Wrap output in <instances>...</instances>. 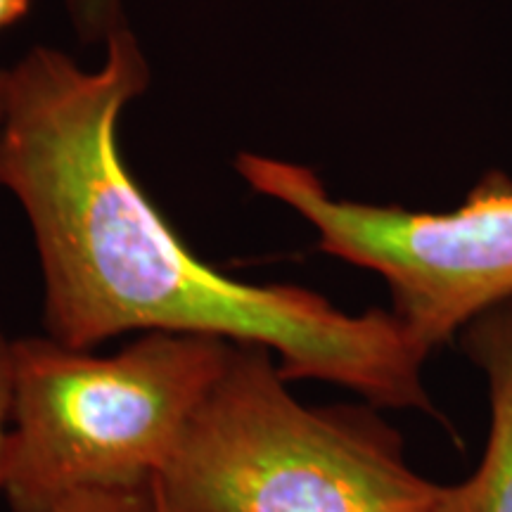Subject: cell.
Returning a JSON list of instances; mask_svg holds the SVG:
<instances>
[{
  "instance_id": "6da1fadb",
  "label": "cell",
  "mask_w": 512,
  "mask_h": 512,
  "mask_svg": "<svg viewBox=\"0 0 512 512\" xmlns=\"http://www.w3.org/2000/svg\"><path fill=\"white\" fill-rule=\"evenodd\" d=\"M105 46L98 69L55 48L29 50L8 69L0 188L34 235L48 337L72 349L136 330L261 344L287 382L434 413L427 356L392 311L347 313L306 287L228 278L185 245L117 145L121 112L150 81L143 50L128 27Z\"/></svg>"
},
{
  "instance_id": "7a4b0ae2",
  "label": "cell",
  "mask_w": 512,
  "mask_h": 512,
  "mask_svg": "<svg viewBox=\"0 0 512 512\" xmlns=\"http://www.w3.org/2000/svg\"><path fill=\"white\" fill-rule=\"evenodd\" d=\"M273 351L235 344L155 479L164 512H437L441 484L408 465L370 403L294 399Z\"/></svg>"
},
{
  "instance_id": "3957f363",
  "label": "cell",
  "mask_w": 512,
  "mask_h": 512,
  "mask_svg": "<svg viewBox=\"0 0 512 512\" xmlns=\"http://www.w3.org/2000/svg\"><path fill=\"white\" fill-rule=\"evenodd\" d=\"M233 349L183 332H145L107 356L48 335L12 342L10 510L55 512L91 491L150 489Z\"/></svg>"
},
{
  "instance_id": "277c9868",
  "label": "cell",
  "mask_w": 512,
  "mask_h": 512,
  "mask_svg": "<svg viewBox=\"0 0 512 512\" xmlns=\"http://www.w3.org/2000/svg\"><path fill=\"white\" fill-rule=\"evenodd\" d=\"M240 176L297 211L320 252L380 275L392 311L430 358L472 318L512 299V178L489 171L451 211L337 200L302 164L242 152Z\"/></svg>"
},
{
  "instance_id": "5b68a950",
  "label": "cell",
  "mask_w": 512,
  "mask_h": 512,
  "mask_svg": "<svg viewBox=\"0 0 512 512\" xmlns=\"http://www.w3.org/2000/svg\"><path fill=\"white\" fill-rule=\"evenodd\" d=\"M458 339L489 389V434L475 472L441 486L437 512H512V299L472 318Z\"/></svg>"
},
{
  "instance_id": "8992f818",
  "label": "cell",
  "mask_w": 512,
  "mask_h": 512,
  "mask_svg": "<svg viewBox=\"0 0 512 512\" xmlns=\"http://www.w3.org/2000/svg\"><path fill=\"white\" fill-rule=\"evenodd\" d=\"M67 8L83 43H107L126 29L121 0H67Z\"/></svg>"
},
{
  "instance_id": "52a82bcc",
  "label": "cell",
  "mask_w": 512,
  "mask_h": 512,
  "mask_svg": "<svg viewBox=\"0 0 512 512\" xmlns=\"http://www.w3.org/2000/svg\"><path fill=\"white\" fill-rule=\"evenodd\" d=\"M55 512H157L155 486L140 491H91L69 498Z\"/></svg>"
},
{
  "instance_id": "ba28073f",
  "label": "cell",
  "mask_w": 512,
  "mask_h": 512,
  "mask_svg": "<svg viewBox=\"0 0 512 512\" xmlns=\"http://www.w3.org/2000/svg\"><path fill=\"white\" fill-rule=\"evenodd\" d=\"M12 425V342L0 332V491L8 475V448Z\"/></svg>"
},
{
  "instance_id": "9c48e42d",
  "label": "cell",
  "mask_w": 512,
  "mask_h": 512,
  "mask_svg": "<svg viewBox=\"0 0 512 512\" xmlns=\"http://www.w3.org/2000/svg\"><path fill=\"white\" fill-rule=\"evenodd\" d=\"M31 5H34V0H0V31L22 22Z\"/></svg>"
},
{
  "instance_id": "30bf717a",
  "label": "cell",
  "mask_w": 512,
  "mask_h": 512,
  "mask_svg": "<svg viewBox=\"0 0 512 512\" xmlns=\"http://www.w3.org/2000/svg\"><path fill=\"white\" fill-rule=\"evenodd\" d=\"M5 110H8V69L0 67V131H3Z\"/></svg>"
},
{
  "instance_id": "8fae6325",
  "label": "cell",
  "mask_w": 512,
  "mask_h": 512,
  "mask_svg": "<svg viewBox=\"0 0 512 512\" xmlns=\"http://www.w3.org/2000/svg\"><path fill=\"white\" fill-rule=\"evenodd\" d=\"M157 512H164V510H162V508H159V503H157Z\"/></svg>"
}]
</instances>
